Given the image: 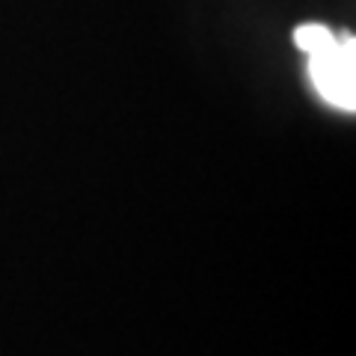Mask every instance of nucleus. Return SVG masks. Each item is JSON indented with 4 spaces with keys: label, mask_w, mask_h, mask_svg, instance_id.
Segmentation results:
<instances>
[{
    "label": "nucleus",
    "mask_w": 356,
    "mask_h": 356,
    "mask_svg": "<svg viewBox=\"0 0 356 356\" xmlns=\"http://www.w3.org/2000/svg\"><path fill=\"white\" fill-rule=\"evenodd\" d=\"M309 77L327 104L353 113L356 107V39L350 33L332 36L309 54Z\"/></svg>",
    "instance_id": "obj_1"
},
{
    "label": "nucleus",
    "mask_w": 356,
    "mask_h": 356,
    "mask_svg": "<svg viewBox=\"0 0 356 356\" xmlns=\"http://www.w3.org/2000/svg\"><path fill=\"white\" fill-rule=\"evenodd\" d=\"M330 39H332V33H330L324 24H303V27H297V30H294L297 48H300V51H306V54L318 51L321 44H327Z\"/></svg>",
    "instance_id": "obj_2"
}]
</instances>
